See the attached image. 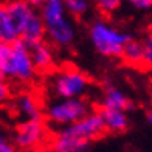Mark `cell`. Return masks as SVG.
I'll return each mask as SVG.
<instances>
[{"instance_id": "25", "label": "cell", "mask_w": 152, "mask_h": 152, "mask_svg": "<svg viewBox=\"0 0 152 152\" xmlns=\"http://www.w3.org/2000/svg\"><path fill=\"white\" fill-rule=\"evenodd\" d=\"M0 79H5V76H3V70H2V64H0Z\"/></svg>"}, {"instance_id": "17", "label": "cell", "mask_w": 152, "mask_h": 152, "mask_svg": "<svg viewBox=\"0 0 152 152\" xmlns=\"http://www.w3.org/2000/svg\"><path fill=\"white\" fill-rule=\"evenodd\" d=\"M64 6L70 17H82L90 10L88 0H64Z\"/></svg>"}, {"instance_id": "21", "label": "cell", "mask_w": 152, "mask_h": 152, "mask_svg": "<svg viewBox=\"0 0 152 152\" xmlns=\"http://www.w3.org/2000/svg\"><path fill=\"white\" fill-rule=\"evenodd\" d=\"M16 146L12 140H10L5 134L0 132V152H16Z\"/></svg>"}, {"instance_id": "13", "label": "cell", "mask_w": 152, "mask_h": 152, "mask_svg": "<svg viewBox=\"0 0 152 152\" xmlns=\"http://www.w3.org/2000/svg\"><path fill=\"white\" fill-rule=\"evenodd\" d=\"M19 39L22 40V42H25L28 47H33V45L45 40V26H44V22H42V17L39 14V10L34 12L30 17V20L26 22L23 30L20 31Z\"/></svg>"}, {"instance_id": "8", "label": "cell", "mask_w": 152, "mask_h": 152, "mask_svg": "<svg viewBox=\"0 0 152 152\" xmlns=\"http://www.w3.org/2000/svg\"><path fill=\"white\" fill-rule=\"evenodd\" d=\"M90 144L92 141L75 137L68 134L65 129H61L51 141V151L53 152H87L90 149Z\"/></svg>"}, {"instance_id": "26", "label": "cell", "mask_w": 152, "mask_h": 152, "mask_svg": "<svg viewBox=\"0 0 152 152\" xmlns=\"http://www.w3.org/2000/svg\"><path fill=\"white\" fill-rule=\"evenodd\" d=\"M148 30H149V34H152V20H151V23H149V26H148Z\"/></svg>"}, {"instance_id": "3", "label": "cell", "mask_w": 152, "mask_h": 152, "mask_svg": "<svg viewBox=\"0 0 152 152\" xmlns=\"http://www.w3.org/2000/svg\"><path fill=\"white\" fill-rule=\"evenodd\" d=\"M88 39L95 51L102 58L115 59L123 56V50L134 34L124 31L104 19H95L88 26Z\"/></svg>"}, {"instance_id": "10", "label": "cell", "mask_w": 152, "mask_h": 152, "mask_svg": "<svg viewBox=\"0 0 152 152\" xmlns=\"http://www.w3.org/2000/svg\"><path fill=\"white\" fill-rule=\"evenodd\" d=\"M14 110L23 120H44L42 107L37 98L31 93H20L14 99Z\"/></svg>"}, {"instance_id": "15", "label": "cell", "mask_w": 152, "mask_h": 152, "mask_svg": "<svg viewBox=\"0 0 152 152\" xmlns=\"http://www.w3.org/2000/svg\"><path fill=\"white\" fill-rule=\"evenodd\" d=\"M17 39L19 34L8 14L6 5L0 2V44H12Z\"/></svg>"}, {"instance_id": "7", "label": "cell", "mask_w": 152, "mask_h": 152, "mask_svg": "<svg viewBox=\"0 0 152 152\" xmlns=\"http://www.w3.org/2000/svg\"><path fill=\"white\" fill-rule=\"evenodd\" d=\"M62 129H65L68 134H72L75 137L84 138V140H88V141L96 140V138H99L106 132L104 123H102L98 112L88 113L87 116L81 118L79 121H76V123L70 124V126H67V127H62Z\"/></svg>"}, {"instance_id": "22", "label": "cell", "mask_w": 152, "mask_h": 152, "mask_svg": "<svg viewBox=\"0 0 152 152\" xmlns=\"http://www.w3.org/2000/svg\"><path fill=\"white\" fill-rule=\"evenodd\" d=\"M127 3L138 11H149L152 10V0H127Z\"/></svg>"}, {"instance_id": "2", "label": "cell", "mask_w": 152, "mask_h": 152, "mask_svg": "<svg viewBox=\"0 0 152 152\" xmlns=\"http://www.w3.org/2000/svg\"><path fill=\"white\" fill-rule=\"evenodd\" d=\"M0 64L6 81L30 84L37 76L30 47L20 39L12 44H0Z\"/></svg>"}, {"instance_id": "9", "label": "cell", "mask_w": 152, "mask_h": 152, "mask_svg": "<svg viewBox=\"0 0 152 152\" xmlns=\"http://www.w3.org/2000/svg\"><path fill=\"white\" fill-rule=\"evenodd\" d=\"M101 107L106 109H115V110H121V112H132L135 110V102L124 93L121 88L107 84L104 88V95L101 99Z\"/></svg>"}, {"instance_id": "18", "label": "cell", "mask_w": 152, "mask_h": 152, "mask_svg": "<svg viewBox=\"0 0 152 152\" xmlns=\"http://www.w3.org/2000/svg\"><path fill=\"white\" fill-rule=\"evenodd\" d=\"M88 2H93L98 6V10H101L106 14H112L123 5V0H88Z\"/></svg>"}, {"instance_id": "19", "label": "cell", "mask_w": 152, "mask_h": 152, "mask_svg": "<svg viewBox=\"0 0 152 152\" xmlns=\"http://www.w3.org/2000/svg\"><path fill=\"white\" fill-rule=\"evenodd\" d=\"M12 96V90H11V86L6 79H0V106L6 104Z\"/></svg>"}, {"instance_id": "20", "label": "cell", "mask_w": 152, "mask_h": 152, "mask_svg": "<svg viewBox=\"0 0 152 152\" xmlns=\"http://www.w3.org/2000/svg\"><path fill=\"white\" fill-rule=\"evenodd\" d=\"M144 47V65L152 68V34H148V37L143 40Z\"/></svg>"}, {"instance_id": "6", "label": "cell", "mask_w": 152, "mask_h": 152, "mask_svg": "<svg viewBox=\"0 0 152 152\" xmlns=\"http://www.w3.org/2000/svg\"><path fill=\"white\" fill-rule=\"evenodd\" d=\"M47 138V126L44 120H23L16 127L12 143L16 149L31 151L40 146Z\"/></svg>"}, {"instance_id": "11", "label": "cell", "mask_w": 152, "mask_h": 152, "mask_svg": "<svg viewBox=\"0 0 152 152\" xmlns=\"http://www.w3.org/2000/svg\"><path fill=\"white\" fill-rule=\"evenodd\" d=\"M5 5H6V10H8V14L12 20V23L16 26V31L20 36V31L23 30V26L30 20V17L37 11V8L31 6L26 0H10Z\"/></svg>"}, {"instance_id": "1", "label": "cell", "mask_w": 152, "mask_h": 152, "mask_svg": "<svg viewBox=\"0 0 152 152\" xmlns=\"http://www.w3.org/2000/svg\"><path fill=\"white\" fill-rule=\"evenodd\" d=\"M39 14L45 26V39L58 48H68L76 40V26L64 6V0H44Z\"/></svg>"}, {"instance_id": "12", "label": "cell", "mask_w": 152, "mask_h": 152, "mask_svg": "<svg viewBox=\"0 0 152 152\" xmlns=\"http://www.w3.org/2000/svg\"><path fill=\"white\" fill-rule=\"evenodd\" d=\"M30 51H31V59H33V64L36 67L37 73L50 72L54 67V64H56V54H54L53 45H50L45 40L30 47Z\"/></svg>"}, {"instance_id": "4", "label": "cell", "mask_w": 152, "mask_h": 152, "mask_svg": "<svg viewBox=\"0 0 152 152\" xmlns=\"http://www.w3.org/2000/svg\"><path fill=\"white\" fill-rule=\"evenodd\" d=\"M92 113V106L86 98L56 99L48 104L45 116L50 124L56 127H67Z\"/></svg>"}, {"instance_id": "16", "label": "cell", "mask_w": 152, "mask_h": 152, "mask_svg": "<svg viewBox=\"0 0 152 152\" xmlns=\"http://www.w3.org/2000/svg\"><path fill=\"white\" fill-rule=\"evenodd\" d=\"M124 61L130 65H144V47H143V40H138V39H132L129 40L127 45L124 47L123 50V56Z\"/></svg>"}, {"instance_id": "14", "label": "cell", "mask_w": 152, "mask_h": 152, "mask_svg": "<svg viewBox=\"0 0 152 152\" xmlns=\"http://www.w3.org/2000/svg\"><path fill=\"white\" fill-rule=\"evenodd\" d=\"M98 115L101 116L102 123H104V127L109 132L121 134V132H126L129 127V115L126 112L101 107L98 110Z\"/></svg>"}, {"instance_id": "23", "label": "cell", "mask_w": 152, "mask_h": 152, "mask_svg": "<svg viewBox=\"0 0 152 152\" xmlns=\"http://www.w3.org/2000/svg\"><path fill=\"white\" fill-rule=\"evenodd\" d=\"M26 2H28L31 6H34V8H39V6L42 5V2H44V0H26Z\"/></svg>"}, {"instance_id": "24", "label": "cell", "mask_w": 152, "mask_h": 152, "mask_svg": "<svg viewBox=\"0 0 152 152\" xmlns=\"http://www.w3.org/2000/svg\"><path fill=\"white\" fill-rule=\"evenodd\" d=\"M146 121H148V124H151V126H152V109H149L148 112H146Z\"/></svg>"}, {"instance_id": "5", "label": "cell", "mask_w": 152, "mask_h": 152, "mask_svg": "<svg viewBox=\"0 0 152 152\" xmlns=\"http://www.w3.org/2000/svg\"><path fill=\"white\" fill-rule=\"evenodd\" d=\"M88 86H90V79L87 78V75L76 68L61 70L53 76L50 82L51 92L58 99L84 98Z\"/></svg>"}]
</instances>
